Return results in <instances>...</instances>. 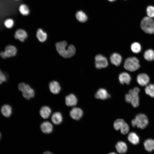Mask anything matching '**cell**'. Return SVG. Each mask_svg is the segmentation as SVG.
I'll list each match as a JSON object with an SVG mask.
<instances>
[{
	"label": "cell",
	"instance_id": "cell-35",
	"mask_svg": "<svg viewBox=\"0 0 154 154\" xmlns=\"http://www.w3.org/2000/svg\"><path fill=\"white\" fill-rule=\"evenodd\" d=\"M109 154H117L116 153H115L114 152H111L110 153H109Z\"/></svg>",
	"mask_w": 154,
	"mask_h": 154
},
{
	"label": "cell",
	"instance_id": "cell-33",
	"mask_svg": "<svg viewBox=\"0 0 154 154\" xmlns=\"http://www.w3.org/2000/svg\"><path fill=\"white\" fill-rule=\"evenodd\" d=\"M7 80V78L4 73L0 70V85Z\"/></svg>",
	"mask_w": 154,
	"mask_h": 154
},
{
	"label": "cell",
	"instance_id": "cell-24",
	"mask_svg": "<svg viewBox=\"0 0 154 154\" xmlns=\"http://www.w3.org/2000/svg\"><path fill=\"white\" fill-rule=\"evenodd\" d=\"M37 37L38 40L41 42L45 41L47 37V33L40 28L38 29L37 32Z\"/></svg>",
	"mask_w": 154,
	"mask_h": 154
},
{
	"label": "cell",
	"instance_id": "cell-9",
	"mask_svg": "<svg viewBox=\"0 0 154 154\" xmlns=\"http://www.w3.org/2000/svg\"><path fill=\"white\" fill-rule=\"evenodd\" d=\"M108 65V61L105 57L101 54L97 55L95 57V65L96 68L101 69L107 67Z\"/></svg>",
	"mask_w": 154,
	"mask_h": 154
},
{
	"label": "cell",
	"instance_id": "cell-4",
	"mask_svg": "<svg viewBox=\"0 0 154 154\" xmlns=\"http://www.w3.org/2000/svg\"><path fill=\"white\" fill-rule=\"evenodd\" d=\"M141 27L146 33L154 34V20L148 17H144L141 22Z\"/></svg>",
	"mask_w": 154,
	"mask_h": 154
},
{
	"label": "cell",
	"instance_id": "cell-32",
	"mask_svg": "<svg viewBox=\"0 0 154 154\" xmlns=\"http://www.w3.org/2000/svg\"><path fill=\"white\" fill-rule=\"evenodd\" d=\"M146 12L148 17L152 18L154 17V7L152 6H148L146 9Z\"/></svg>",
	"mask_w": 154,
	"mask_h": 154
},
{
	"label": "cell",
	"instance_id": "cell-14",
	"mask_svg": "<svg viewBox=\"0 0 154 154\" xmlns=\"http://www.w3.org/2000/svg\"><path fill=\"white\" fill-rule=\"evenodd\" d=\"M65 100L66 104L68 106H75L77 103V99L76 97L72 94L67 96L65 97Z\"/></svg>",
	"mask_w": 154,
	"mask_h": 154
},
{
	"label": "cell",
	"instance_id": "cell-39",
	"mask_svg": "<svg viewBox=\"0 0 154 154\" xmlns=\"http://www.w3.org/2000/svg\"></svg>",
	"mask_w": 154,
	"mask_h": 154
},
{
	"label": "cell",
	"instance_id": "cell-34",
	"mask_svg": "<svg viewBox=\"0 0 154 154\" xmlns=\"http://www.w3.org/2000/svg\"><path fill=\"white\" fill-rule=\"evenodd\" d=\"M43 154H54L50 151H46L44 152Z\"/></svg>",
	"mask_w": 154,
	"mask_h": 154
},
{
	"label": "cell",
	"instance_id": "cell-7",
	"mask_svg": "<svg viewBox=\"0 0 154 154\" xmlns=\"http://www.w3.org/2000/svg\"><path fill=\"white\" fill-rule=\"evenodd\" d=\"M113 126L116 130L120 129L121 133L123 134H127L129 129L128 124L124 120L121 119L116 120L114 123Z\"/></svg>",
	"mask_w": 154,
	"mask_h": 154
},
{
	"label": "cell",
	"instance_id": "cell-22",
	"mask_svg": "<svg viewBox=\"0 0 154 154\" xmlns=\"http://www.w3.org/2000/svg\"><path fill=\"white\" fill-rule=\"evenodd\" d=\"M63 117L61 114L59 112L53 113L51 116V120L55 125H59L62 122Z\"/></svg>",
	"mask_w": 154,
	"mask_h": 154
},
{
	"label": "cell",
	"instance_id": "cell-21",
	"mask_svg": "<svg viewBox=\"0 0 154 154\" xmlns=\"http://www.w3.org/2000/svg\"><path fill=\"white\" fill-rule=\"evenodd\" d=\"M116 147L117 151L119 153L124 154L127 150V146L124 142L122 141L118 142L116 145Z\"/></svg>",
	"mask_w": 154,
	"mask_h": 154
},
{
	"label": "cell",
	"instance_id": "cell-36",
	"mask_svg": "<svg viewBox=\"0 0 154 154\" xmlns=\"http://www.w3.org/2000/svg\"><path fill=\"white\" fill-rule=\"evenodd\" d=\"M108 0L111 2H112L114 1H115L116 0Z\"/></svg>",
	"mask_w": 154,
	"mask_h": 154
},
{
	"label": "cell",
	"instance_id": "cell-23",
	"mask_svg": "<svg viewBox=\"0 0 154 154\" xmlns=\"http://www.w3.org/2000/svg\"><path fill=\"white\" fill-rule=\"evenodd\" d=\"M128 141L132 144L136 145L139 141V139L137 134L134 132L130 133L127 136Z\"/></svg>",
	"mask_w": 154,
	"mask_h": 154
},
{
	"label": "cell",
	"instance_id": "cell-15",
	"mask_svg": "<svg viewBox=\"0 0 154 154\" xmlns=\"http://www.w3.org/2000/svg\"><path fill=\"white\" fill-rule=\"evenodd\" d=\"M49 87L50 91L54 94L59 93L61 90V87L59 84L56 81L50 82L49 83Z\"/></svg>",
	"mask_w": 154,
	"mask_h": 154
},
{
	"label": "cell",
	"instance_id": "cell-5",
	"mask_svg": "<svg viewBox=\"0 0 154 154\" xmlns=\"http://www.w3.org/2000/svg\"><path fill=\"white\" fill-rule=\"evenodd\" d=\"M139 62L136 57H131L127 58L125 60L124 67L127 70L134 72L138 70L140 68Z\"/></svg>",
	"mask_w": 154,
	"mask_h": 154
},
{
	"label": "cell",
	"instance_id": "cell-38",
	"mask_svg": "<svg viewBox=\"0 0 154 154\" xmlns=\"http://www.w3.org/2000/svg\"><path fill=\"white\" fill-rule=\"evenodd\" d=\"M15 0V1H19V0Z\"/></svg>",
	"mask_w": 154,
	"mask_h": 154
},
{
	"label": "cell",
	"instance_id": "cell-11",
	"mask_svg": "<svg viewBox=\"0 0 154 154\" xmlns=\"http://www.w3.org/2000/svg\"><path fill=\"white\" fill-rule=\"evenodd\" d=\"M83 112L82 109L78 107L72 108L70 112V117L73 119L78 120L82 117Z\"/></svg>",
	"mask_w": 154,
	"mask_h": 154
},
{
	"label": "cell",
	"instance_id": "cell-12",
	"mask_svg": "<svg viewBox=\"0 0 154 154\" xmlns=\"http://www.w3.org/2000/svg\"><path fill=\"white\" fill-rule=\"evenodd\" d=\"M15 38L21 42H24L28 37L27 32L24 30L19 29L15 32L14 35Z\"/></svg>",
	"mask_w": 154,
	"mask_h": 154
},
{
	"label": "cell",
	"instance_id": "cell-13",
	"mask_svg": "<svg viewBox=\"0 0 154 154\" xmlns=\"http://www.w3.org/2000/svg\"><path fill=\"white\" fill-rule=\"evenodd\" d=\"M110 97V95L108 93L107 91L102 88L99 89L95 95V97L96 98L102 100H106Z\"/></svg>",
	"mask_w": 154,
	"mask_h": 154
},
{
	"label": "cell",
	"instance_id": "cell-29",
	"mask_svg": "<svg viewBox=\"0 0 154 154\" xmlns=\"http://www.w3.org/2000/svg\"><path fill=\"white\" fill-rule=\"evenodd\" d=\"M131 49L133 52L137 54L141 51V47L139 43L137 42H134L131 44Z\"/></svg>",
	"mask_w": 154,
	"mask_h": 154
},
{
	"label": "cell",
	"instance_id": "cell-27",
	"mask_svg": "<svg viewBox=\"0 0 154 154\" xmlns=\"http://www.w3.org/2000/svg\"><path fill=\"white\" fill-rule=\"evenodd\" d=\"M145 93L152 98H154V84H149L145 86Z\"/></svg>",
	"mask_w": 154,
	"mask_h": 154
},
{
	"label": "cell",
	"instance_id": "cell-20",
	"mask_svg": "<svg viewBox=\"0 0 154 154\" xmlns=\"http://www.w3.org/2000/svg\"><path fill=\"white\" fill-rule=\"evenodd\" d=\"M39 112L41 116L44 119H46L48 118L50 116L51 110L49 107L44 106L41 107Z\"/></svg>",
	"mask_w": 154,
	"mask_h": 154
},
{
	"label": "cell",
	"instance_id": "cell-8",
	"mask_svg": "<svg viewBox=\"0 0 154 154\" xmlns=\"http://www.w3.org/2000/svg\"><path fill=\"white\" fill-rule=\"evenodd\" d=\"M17 50L14 46L9 45L7 46L4 51L0 52V55L3 59L15 56L17 54Z\"/></svg>",
	"mask_w": 154,
	"mask_h": 154
},
{
	"label": "cell",
	"instance_id": "cell-30",
	"mask_svg": "<svg viewBox=\"0 0 154 154\" xmlns=\"http://www.w3.org/2000/svg\"><path fill=\"white\" fill-rule=\"evenodd\" d=\"M19 10L20 13L23 15H27L29 14V10L28 7L25 4H21L19 7Z\"/></svg>",
	"mask_w": 154,
	"mask_h": 154
},
{
	"label": "cell",
	"instance_id": "cell-1",
	"mask_svg": "<svg viewBox=\"0 0 154 154\" xmlns=\"http://www.w3.org/2000/svg\"><path fill=\"white\" fill-rule=\"evenodd\" d=\"M68 46L67 42L65 41H62L56 44V49L58 53L64 58H69L73 56L76 53V48L72 44Z\"/></svg>",
	"mask_w": 154,
	"mask_h": 154
},
{
	"label": "cell",
	"instance_id": "cell-19",
	"mask_svg": "<svg viewBox=\"0 0 154 154\" xmlns=\"http://www.w3.org/2000/svg\"><path fill=\"white\" fill-rule=\"evenodd\" d=\"M110 59L112 63L116 66H119L122 60L121 56L117 53H114L112 54Z\"/></svg>",
	"mask_w": 154,
	"mask_h": 154
},
{
	"label": "cell",
	"instance_id": "cell-16",
	"mask_svg": "<svg viewBox=\"0 0 154 154\" xmlns=\"http://www.w3.org/2000/svg\"><path fill=\"white\" fill-rule=\"evenodd\" d=\"M40 128L42 131L45 134L51 133L53 130L52 125L48 121H45L42 123L40 125Z\"/></svg>",
	"mask_w": 154,
	"mask_h": 154
},
{
	"label": "cell",
	"instance_id": "cell-37",
	"mask_svg": "<svg viewBox=\"0 0 154 154\" xmlns=\"http://www.w3.org/2000/svg\"><path fill=\"white\" fill-rule=\"evenodd\" d=\"M1 133L0 132V140L1 139Z\"/></svg>",
	"mask_w": 154,
	"mask_h": 154
},
{
	"label": "cell",
	"instance_id": "cell-18",
	"mask_svg": "<svg viewBox=\"0 0 154 154\" xmlns=\"http://www.w3.org/2000/svg\"><path fill=\"white\" fill-rule=\"evenodd\" d=\"M2 114L5 117H9L12 114V108L9 104H5L3 105L1 109Z\"/></svg>",
	"mask_w": 154,
	"mask_h": 154
},
{
	"label": "cell",
	"instance_id": "cell-26",
	"mask_svg": "<svg viewBox=\"0 0 154 154\" xmlns=\"http://www.w3.org/2000/svg\"><path fill=\"white\" fill-rule=\"evenodd\" d=\"M145 149L149 152L154 150V140L152 139H148L145 140L144 143Z\"/></svg>",
	"mask_w": 154,
	"mask_h": 154
},
{
	"label": "cell",
	"instance_id": "cell-6",
	"mask_svg": "<svg viewBox=\"0 0 154 154\" xmlns=\"http://www.w3.org/2000/svg\"><path fill=\"white\" fill-rule=\"evenodd\" d=\"M18 89L22 92L23 96L27 100L30 99L35 95L34 90L29 85L24 82L21 83L19 84Z\"/></svg>",
	"mask_w": 154,
	"mask_h": 154
},
{
	"label": "cell",
	"instance_id": "cell-28",
	"mask_svg": "<svg viewBox=\"0 0 154 154\" xmlns=\"http://www.w3.org/2000/svg\"><path fill=\"white\" fill-rule=\"evenodd\" d=\"M76 16L77 19L81 22H85L88 19L87 15L82 11H78L76 13Z\"/></svg>",
	"mask_w": 154,
	"mask_h": 154
},
{
	"label": "cell",
	"instance_id": "cell-2",
	"mask_svg": "<svg viewBox=\"0 0 154 154\" xmlns=\"http://www.w3.org/2000/svg\"><path fill=\"white\" fill-rule=\"evenodd\" d=\"M140 89L137 87H135L130 90L128 93L125 96V100L126 102L130 103L134 108L138 107L139 105V93Z\"/></svg>",
	"mask_w": 154,
	"mask_h": 154
},
{
	"label": "cell",
	"instance_id": "cell-10",
	"mask_svg": "<svg viewBox=\"0 0 154 154\" xmlns=\"http://www.w3.org/2000/svg\"><path fill=\"white\" fill-rule=\"evenodd\" d=\"M137 83L141 86H146L149 84L150 81L149 77L147 74L141 73L138 74L137 77Z\"/></svg>",
	"mask_w": 154,
	"mask_h": 154
},
{
	"label": "cell",
	"instance_id": "cell-17",
	"mask_svg": "<svg viewBox=\"0 0 154 154\" xmlns=\"http://www.w3.org/2000/svg\"><path fill=\"white\" fill-rule=\"evenodd\" d=\"M119 80L121 84H123L125 83L128 85L131 82V78L128 73L123 72L119 74Z\"/></svg>",
	"mask_w": 154,
	"mask_h": 154
},
{
	"label": "cell",
	"instance_id": "cell-31",
	"mask_svg": "<svg viewBox=\"0 0 154 154\" xmlns=\"http://www.w3.org/2000/svg\"><path fill=\"white\" fill-rule=\"evenodd\" d=\"M14 24V20L11 18L6 19L4 22V25L8 29H11L13 27Z\"/></svg>",
	"mask_w": 154,
	"mask_h": 154
},
{
	"label": "cell",
	"instance_id": "cell-25",
	"mask_svg": "<svg viewBox=\"0 0 154 154\" xmlns=\"http://www.w3.org/2000/svg\"><path fill=\"white\" fill-rule=\"evenodd\" d=\"M143 57L147 61L154 60V50L151 49L146 50L144 53Z\"/></svg>",
	"mask_w": 154,
	"mask_h": 154
},
{
	"label": "cell",
	"instance_id": "cell-3",
	"mask_svg": "<svg viewBox=\"0 0 154 154\" xmlns=\"http://www.w3.org/2000/svg\"><path fill=\"white\" fill-rule=\"evenodd\" d=\"M149 123V120L147 116L143 114H139L131 121V124L133 127L143 129L146 128Z\"/></svg>",
	"mask_w": 154,
	"mask_h": 154
}]
</instances>
